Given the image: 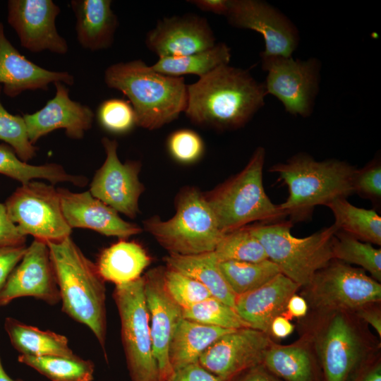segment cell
I'll return each instance as SVG.
<instances>
[{"label": "cell", "instance_id": "cell-1", "mask_svg": "<svg viewBox=\"0 0 381 381\" xmlns=\"http://www.w3.org/2000/svg\"><path fill=\"white\" fill-rule=\"evenodd\" d=\"M263 83L248 70L225 64L188 85L186 116L195 125L217 131L243 127L265 105Z\"/></svg>", "mask_w": 381, "mask_h": 381}, {"label": "cell", "instance_id": "cell-2", "mask_svg": "<svg viewBox=\"0 0 381 381\" xmlns=\"http://www.w3.org/2000/svg\"><path fill=\"white\" fill-rule=\"evenodd\" d=\"M296 327L314 349L322 381H349L361 364L381 351L380 339L353 310H308Z\"/></svg>", "mask_w": 381, "mask_h": 381}, {"label": "cell", "instance_id": "cell-3", "mask_svg": "<svg viewBox=\"0 0 381 381\" xmlns=\"http://www.w3.org/2000/svg\"><path fill=\"white\" fill-rule=\"evenodd\" d=\"M104 80L109 88L127 97L135 113L137 126L145 129L160 128L186 110L188 85L184 78L162 74L141 59L109 66Z\"/></svg>", "mask_w": 381, "mask_h": 381}, {"label": "cell", "instance_id": "cell-4", "mask_svg": "<svg viewBox=\"0 0 381 381\" xmlns=\"http://www.w3.org/2000/svg\"><path fill=\"white\" fill-rule=\"evenodd\" d=\"M64 313L92 332L106 354L104 280L71 236L47 242Z\"/></svg>", "mask_w": 381, "mask_h": 381}, {"label": "cell", "instance_id": "cell-5", "mask_svg": "<svg viewBox=\"0 0 381 381\" xmlns=\"http://www.w3.org/2000/svg\"><path fill=\"white\" fill-rule=\"evenodd\" d=\"M357 168L335 159L318 161L306 153L292 156L286 162L270 167L289 189L287 199L279 205L294 222L311 217L317 205H327L353 194V178Z\"/></svg>", "mask_w": 381, "mask_h": 381}, {"label": "cell", "instance_id": "cell-6", "mask_svg": "<svg viewBox=\"0 0 381 381\" xmlns=\"http://www.w3.org/2000/svg\"><path fill=\"white\" fill-rule=\"evenodd\" d=\"M265 150L258 147L245 167L214 189L203 193L224 234L252 222L271 224L286 216L265 193L262 170Z\"/></svg>", "mask_w": 381, "mask_h": 381}, {"label": "cell", "instance_id": "cell-7", "mask_svg": "<svg viewBox=\"0 0 381 381\" xmlns=\"http://www.w3.org/2000/svg\"><path fill=\"white\" fill-rule=\"evenodd\" d=\"M175 214L168 220L153 216L143 222L169 253L195 255L214 251L224 234L203 193L195 187L181 189L175 198Z\"/></svg>", "mask_w": 381, "mask_h": 381}, {"label": "cell", "instance_id": "cell-8", "mask_svg": "<svg viewBox=\"0 0 381 381\" xmlns=\"http://www.w3.org/2000/svg\"><path fill=\"white\" fill-rule=\"evenodd\" d=\"M247 226L263 246L268 259L301 288L333 259L332 239L338 230L334 224L303 238L291 234V221Z\"/></svg>", "mask_w": 381, "mask_h": 381}, {"label": "cell", "instance_id": "cell-9", "mask_svg": "<svg viewBox=\"0 0 381 381\" xmlns=\"http://www.w3.org/2000/svg\"><path fill=\"white\" fill-rule=\"evenodd\" d=\"M121 320V340L132 381H160L153 353L144 279L116 285L113 294Z\"/></svg>", "mask_w": 381, "mask_h": 381}, {"label": "cell", "instance_id": "cell-10", "mask_svg": "<svg viewBox=\"0 0 381 381\" xmlns=\"http://www.w3.org/2000/svg\"><path fill=\"white\" fill-rule=\"evenodd\" d=\"M309 310H355L372 302L381 301V284L361 267L332 259L300 289Z\"/></svg>", "mask_w": 381, "mask_h": 381}, {"label": "cell", "instance_id": "cell-11", "mask_svg": "<svg viewBox=\"0 0 381 381\" xmlns=\"http://www.w3.org/2000/svg\"><path fill=\"white\" fill-rule=\"evenodd\" d=\"M8 215L24 236L44 242L60 241L71 236L72 229L62 212L58 190L38 181L21 184L7 199Z\"/></svg>", "mask_w": 381, "mask_h": 381}, {"label": "cell", "instance_id": "cell-12", "mask_svg": "<svg viewBox=\"0 0 381 381\" xmlns=\"http://www.w3.org/2000/svg\"><path fill=\"white\" fill-rule=\"evenodd\" d=\"M260 57L262 68L267 73L263 83L267 95L277 97L290 114L309 116L319 90L320 61L281 56Z\"/></svg>", "mask_w": 381, "mask_h": 381}, {"label": "cell", "instance_id": "cell-13", "mask_svg": "<svg viewBox=\"0 0 381 381\" xmlns=\"http://www.w3.org/2000/svg\"><path fill=\"white\" fill-rule=\"evenodd\" d=\"M106 159L96 171L90 192L118 213L133 219L139 213V198L145 190L140 181L139 161L122 163L118 156V143L107 137L102 139Z\"/></svg>", "mask_w": 381, "mask_h": 381}, {"label": "cell", "instance_id": "cell-14", "mask_svg": "<svg viewBox=\"0 0 381 381\" xmlns=\"http://www.w3.org/2000/svg\"><path fill=\"white\" fill-rule=\"evenodd\" d=\"M230 25L260 33L265 50L260 56H292L299 43L298 30L277 8L261 0H230L225 16Z\"/></svg>", "mask_w": 381, "mask_h": 381}, {"label": "cell", "instance_id": "cell-15", "mask_svg": "<svg viewBox=\"0 0 381 381\" xmlns=\"http://www.w3.org/2000/svg\"><path fill=\"white\" fill-rule=\"evenodd\" d=\"M273 341L270 334L251 327L234 329L208 347L198 363L222 381H232L262 364L265 352Z\"/></svg>", "mask_w": 381, "mask_h": 381}, {"label": "cell", "instance_id": "cell-16", "mask_svg": "<svg viewBox=\"0 0 381 381\" xmlns=\"http://www.w3.org/2000/svg\"><path fill=\"white\" fill-rule=\"evenodd\" d=\"M60 11L59 6L52 0H9L7 22L16 32L20 45L27 50L64 55L68 45L56 27Z\"/></svg>", "mask_w": 381, "mask_h": 381}, {"label": "cell", "instance_id": "cell-17", "mask_svg": "<svg viewBox=\"0 0 381 381\" xmlns=\"http://www.w3.org/2000/svg\"><path fill=\"white\" fill-rule=\"evenodd\" d=\"M163 272L164 267H155L143 277L153 353L158 365L160 381H169L174 374L169 349L175 330L183 318V309L167 293Z\"/></svg>", "mask_w": 381, "mask_h": 381}, {"label": "cell", "instance_id": "cell-18", "mask_svg": "<svg viewBox=\"0 0 381 381\" xmlns=\"http://www.w3.org/2000/svg\"><path fill=\"white\" fill-rule=\"evenodd\" d=\"M23 296H32L50 305L60 301L49 247L44 241L35 239L27 247L0 294V306Z\"/></svg>", "mask_w": 381, "mask_h": 381}, {"label": "cell", "instance_id": "cell-19", "mask_svg": "<svg viewBox=\"0 0 381 381\" xmlns=\"http://www.w3.org/2000/svg\"><path fill=\"white\" fill-rule=\"evenodd\" d=\"M145 43L159 58L208 49L215 45L216 38L205 18L186 13L159 20L146 34Z\"/></svg>", "mask_w": 381, "mask_h": 381}, {"label": "cell", "instance_id": "cell-20", "mask_svg": "<svg viewBox=\"0 0 381 381\" xmlns=\"http://www.w3.org/2000/svg\"><path fill=\"white\" fill-rule=\"evenodd\" d=\"M55 95L40 110L23 115L30 141L35 145L42 136L64 129L71 139H82L92 128L95 114L92 109L69 97V90L62 83H54Z\"/></svg>", "mask_w": 381, "mask_h": 381}, {"label": "cell", "instance_id": "cell-21", "mask_svg": "<svg viewBox=\"0 0 381 381\" xmlns=\"http://www.w3.org/2000/svg\"><path fill=\"white\" fill-rule=\"evenodd\" d=\"M64 218L73 228H85L107 236L126 239L142 231L138 225L121 219L118 212L90 191L73 193L57 189Z\"/></svg>", "mask_w": 381, "mask_h": 381}, {"label": "cell", "instance_id": "cell-22", "mask_svg": "<svg viewBox=\"0 0 381 381\" xmlns=\"http://www.w3.org/2000/svg\"><path fill=\"white\" fill-rule=\"evenodd\" d=\"M74 77L67 71L44 68L28 60L8 40L0 23V85L4 93L11 98L27 90H47L50 84L74 83Z\"/></svg>", "mask_w": 381, "mask_h": 381}, {"label": "cell", "instance_id": "cell-23", "mask_svg": "<svg viewBox=\"0 0 381 381\" xmlns=\"http://www.w3.org/2000/svg\"><path fill=\"white\" fill-rule=\"evenodd\" d=\"M300 289L279 273L261 286L236 296L235 310L250 327L270 334L272 321L284 312L289 298Z\"/></svg>", "mask_w": 381, "mask_h": 381}, {"label": "cell", "instance_id": "cell-24", "mask_svg": "<svg viewBox=\"0 0 381 381\" xmlns=\"http://www.w3.org/2000/svg\"><path fill=\"white\" fill-rule=\"evenodd\" d=\"M262 365L283 381H322L314 349L302 336L286 345L274 340L265 352Z\"/></svg>", "mask_w": 381, "mask_h": 381}, {"label": "cell", "instance_id": "cell-25", "mask_svg": "<svg viewBox=\"0 0 381 381\" xmlns=\"http://www.w3.org/2000/svg\"><path fill=\"white\" fill-rule=\"evenodd\" d=\"M111 0H72L75 34L79 44L92 52L111 47L119 26Z\"/></svg>", "mask_w": 381, "mask_h": 381}, {"label": "cell", "instance_id": "cell-26", "mask_svg": "<svg viewBox=\"0 0 381 381\" xmlns=\"http://www.w3.org/2000/svg\"><path fill=\"white\" fill-rule=\"evenodd\" d=\"M150 262L140 244L121 239L102 251L96 266L104 281L121 285L140 278Z\"/></svg>", "mask_w": 381, "mask_h": 381}, {"label": "cell", "instance_id": "cell-27", "mask_svg": "<svg viewBox=\"0 0 381 381\" xmlns=\"http://www.w3.org/2000/svg\"><path fill=\"white\" fill-rule=\"evenodd\" d=\"M164 261L166 267L195 279L212 296L235 308L236 296L222 273L214 251L188 255L169 253Z\"/></svg>", "mask_w": 381, "mask_h": 381}, {"label": "cell", "instance_id": "cell-28", "mask_svg": "<svg viewBox=\"0 0 381 381\" xmlns=\"http://www.w3.org/2000/svg\"><path fill=\"white\" fill-rule=\"evenodd\" d=\"M233 330L182 318L172 337L169 349V362L174 373L198 362L208 347Z\"/></svg>", "mask_w": 381, "mask_h": 381}, {"label": "cell", "instance_id": "cell-29", "mask_svg": "<svg viewBox=\"0 0 381 381\" xmlns=\"http://www.w3.org/2000/svg\"><path fill=\"white\" fill-rule=\"evenodd\" d=\"M4 328L11 344L20 355L67 357L75 355L64 335L41 330L10 317L6 318Z\"/></svg>", "mask_w": 381, "mask_h": 381}, {"label": "cell", "instance_id": "cell-30", "mask_svg": "<svg viewBox=\"0 0 381 381\" xmlns=\"http://www.w3.org/2000/svg\"><path fill=\"white\" fill-rule=\"evenodd\" d=\"M231 57L229 46L224 42H218L212 47L197 53L159 57L151 66L155 71L169 76L183 77L193 74L200 78L220 66L229 64Z\"/></svg>", "mask_w": 381, "mask_h": 381}, {"label": "cell", "instance_id": "cell-31", "mask_svg": "<svg viewBox=\"0 0 381 381\" xmlns=\"http://www.w3.org/2000/svg\"><path fill=\"white\" fill-rule=\"evenodd\" d=\"M326 206L332 212L338 230L361 241L381 245V217L375 210L358 207L346 198L336 199Z\"/></svg>", "mask_w": 381, "mask_h": 381}, {"label": "cell", "instance_id": "cell-32", "mask_svg": "<svg viewBox=\"0 0 381 381\" xmlns=\"http://www.w3.org/2000/svg\"><path fill=\"white\" fill-rule=\"evenodd\" d=\"M20 363L30 366L51 381H92L95 364L75 354L73 356L19 355Z\"/></svg>", "mask_w": 381, "mask_h": 381}, {"label": "cell", "instance_id": "cell-33", "mask_svg": "<svg viewBox=\"0 0 381 381\" xmlns=\"http://www.w3.org/2000/svg\"><path fill=\"white\" fill-rule=\"evenodd\" d=\"M219 266L236 296L261 286L281 273L278 266L269 259L260 262L223 261Z\"/></svg>", "mask_w": 381, "mask_h": 381}, {"label": "cell", "instance_id": "cell-34", "mask_svg": "<svg viewBox=\"0 0 381 381\" xmlns=\"http://www.w3.org/2000/svg\"><path fill=\"white\" fill-rule=\"evenodd\" d=\"M0 174L25 184L35 179H44L52 184L68 181L73 183V175L68 174L55 163L35 166L22 161L7 144H0Z\"/></svg>", "mask_w": 381, "mask_h": 381}, {"label": "cell", "instance_id": "cell-35", "mask_svg": "<svg viewBox=\"0 0 381 381\" xmlns=\"http://www.w3.org/2000/svg\"><path fill=\"white\" fill-rule=\"evenodd\" d=\"M332 252L333 259L359 265L375 280L381 282L380 248L337 230L332 239Z\"/></svg>", "mask_w": 381, "mask_h": 381}, {"label": "cell", "instance_id": "cell-36", "mask_svg": "<svg viewBox=\"0 0 381 381\" xmlns=\"http://www.w3.org/2000/svg\"><path fill=\"white\" fill-rule=\"evenodd\" d=\"M214 253L219 262H260L268 259L263 246L247 226L224 234Z\"/></svg>", "mask_w": 381, "mask_h": 381}, {"label": "cell", "instance_id": "cell-37", "mask_svg": "<svg viewBox=\"0 0 381 381\" xmlns=\"http://www.w3.org/2000/svg\"><path fill=\"white\" fill-rule=\"evenodd\" d=\"M183 318L229 329L250 327L235 308L213 296L183 309Z\"/></svg>", "mask_w": 381, "mask_h": 381}, {"label": "cell", "instance_id": "cell-38", "mask_svg": "<svg viewBox=\"0 0 381 381\" xmlns=\"http://www.w3.org/2000/svg\"><path fill=\"white\" fill-rule=\"evenodd\" d=\"M2 87L0 85V95ZM0 140L8 145L17 156L27 162L36 154L37 147L30 141L23 116L10 114L0 100Z\"/></svg>", "mask_w": 381, "mask_h": 381}, {"label": "cell", "instance_id": "cell-39", "mask_svg": "<svg viewBox=\"0 0 381 381\" xmlns=\"http://www.w3.org/2000/svg\"><path fill=\"white\" fill-rule=\"evenodd\" d=\"M163 279L167 293L182 309L212 296L201 283L167 267H164Z\"/></svg>", "mask_w": 381, "mask_h": 381}, {"label": "cell", "instance_id": "cell-40", "mask_svg": "<svg viewBox=\"0 0 381 381\" xmlns=\"http://www.w3.org/2000/svg\"><path fill=\"white\" fill-rule=\"evenodd\" d=\"M97 119L105 131L124 134L137 126L134 109L128 102L121 98H109L102 102L97 109Z\"/></svg>", "mask_w": 381, "mask_h": 381}, {"label": "cell", "instance_id": "cell-41", "mask_svg": "<svg viewBox=\"0 0 381 381\" xmlns=\"http://www.w3.org/2000/svg\"><path fill=\"white\" fill-rule=\"evenodd\" d=\"M167 146L171 157L185 164L198 161L205 151L202 138L197 132L188 128L172 132L167 138Z\"/></svg>", "mask_w": 381, "mask_h": 381}, {"label": "cell", "instance_id": "cell-42", "mask_svg": "<svg viewBox=\"0 0 381 381\" xmlns=\"http://www.w3.org/2000/svg\"><path fill=\"white\" fill-rule=\"evenodd\" d=\"M353 193L377 205L381 200V164L378 158L357 169L352 183Z\"/></svg>", "mask_w": 381, "mask_h": 381}, {"label": "cell", "instance_id": "cell-43", "mask_svg": "<svg viewBox=\"0 0 381 381\" xmlns=\"http://www.w3.org/2000/svg\"><path fill=\"white\" fill-rule=\"evenodd\" d=\"M27 247L23 245H0V294L12 271L24 255Z\"/></svg>", "mask_w": 381, "mask_h": 381}, {"label": "cell", "instance_id": "cell-44", "mask_svg": "<svg viewBox=\"0 0 381 381\" xmlns=\"http://www.w3.org/2000/svg\"><path fill=\"white\" fill-rule=\"evenodd\" d=\"M25 238L10 219L5 204L0 202V245H23Z\"/></svg>", "mask_w": 381, "mask_h": 381}, {"label": "cell", "instance_id": "cell-45", "mask_svg": "<svg viewBox=\"0 0 381 381\" xmlns=\"http://www.w3.org/2000/svg\"><path fill=\"white\" fill-rule=\"evenodd\" d=\"M349 381H381V351L361 364Z\"/></svg>", "mask_w": 381, "mask_h": 381}, {"label": "cell", "instance_id": "cell-46", "mask_svg": "<svg viewBox=\"0 0 381 381\" xmlns=\"http://www.w3.org/2000/svg\"><path fill=\"white\" fill-rule=\"evenodd\" d=\"M169 381H222L217 376L195 362L174 371Z\"/></svg>", "mask_w": 381, "mask_h": 381}, {"label": "cell", "instance_id": "cell-47", "mask_svg": "<svg viewBox=\"0 0 381 381\" xmlns=\"http://www.w3.org/2000/svg\"><path fill=\"white\" fill-rule=\"evenodd\" d=\"M354 312L359 319L375 329L381 339V301L366 303Z\"/></svg>", "mask_w": 381, "mask_h": 381}, {"label": "cell", "instance_id": "cell-48", "mask_svg": "<svg viewBox=\"0 0 381 381\" xmlns=\"http://www.w3.org/2000/svg\"><path fill=\"white\" fill-rule=\"evenodd\" d=\"M308 310L309 308L306 299L300 294H294L289 298L286 309L282 315L289 320L294 318L298 320L306 317Z\"/></svg>", "mask_w": 381, "mask_h": 381}, {"label": "cell", "instance_id": "cell-49", "mask_svg": "<svg viewBox=\"0 0 381 381\" xmlns=\"http://www.w3.org/2000/svg\"><path fill=\"white\" fill-rule=\"evenodd\" d=\"M232 381H283L262 364L254 366L234 378Z\"/></svg>", "mask_w": 381, "mask_h": 381}, {"label": "cell", "instance_id": "cell-50", "mask_svg": "<svg viewBox=\"0 0 381 381\" xmlns=\"http://www.w3.org/2000/svg\"><path fill=\"white\" fill-rule=\"evenodd\" d=\"M295 325L283 315H278L272 321L270 327V335L275 341L286 338L291 334Z\"/></svg>", "mask_w": 381, "mask_h": 381}, {"label": "cell", "instance_id": "cell-51", "mask_svg": "<svg viewBox=\"0 0 381 381\" xmlns=\"http://www.w3.org/2000/svg\"><path fill=\"white\" fill-rule=\"evenodd\" d=\"M200 10L226 16L228 13L230 0H191L187 1Z\"/></svg>", "mask_w": 381, "mask_h": 381}, {"label": "cell", "instance_id": "cell-52", "mask_svg": "<svg viewBox=\"0 0 381 381\" xmlns=\"http://www.w3.org/2000/svg\"><path fill=\"white\" fill-rule=\"evenodd\" d=\"M0 381H23L22 379H13L6 373L2 365L1 357H0Z\"/></svg>", "mask_w": 381, "mask_h": 381}]
</instances>
